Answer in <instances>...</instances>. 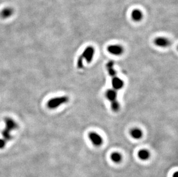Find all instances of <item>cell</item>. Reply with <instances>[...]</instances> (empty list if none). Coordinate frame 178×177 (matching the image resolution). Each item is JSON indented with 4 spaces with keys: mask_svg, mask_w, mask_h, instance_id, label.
<instances>
[{
    "mask_svg": "<svg viewBox=\"0 0 178 177\" xmlns=\"http://www.w3.org/2000/svg\"><path fill=\"white\" fill-rule=\"evenodd\" d=\"M107 51L114 55H120L123 52L122 47L119 45H111L107 47Z\"/></svg>",
    "mask_w": 178,
    "mask_h": 177,
    "instance_id": "5",
    "label": "cell"
},
{
    "mask_svg": "<svg viewBox=\"0 0 178 177\" xmlns=\"http://www.w3.org/2000/svg\"><path fill=\"white\" fill-rule=\"evenodd\" d=\"M131 136L136 139H140L142 136V132L138 128H134L130 132Z\"/></svg>",
    "mask_w": 178,
    "mask_h": 177,
    "instance_id": "12",
    "label": "cell"
},
{
    "mask_svg": "<svg viewBox=\"0 0 178 177\" xmlns=\"http://www.w3.org/2000/svg\"><path fill=\"white\" fill-rule=\"evenodd\" d=\"M150 153L147 150H141L138 153V156L139 158L142 161L148 160L150 157Z\"/></svg>",
    "mask_w": 178,
    "mask_h": 177,
    "instance_id": "9",
    "label": "cell"
},
{
    "mask_svg": "<svg viewBox=\"0 0 178 177\" xmlns=\"http://www.w3.org/2000/svg\"><path fill=\"white\" fill-rule=\"evenodd\" d=\"M88 136L90 140L95 146H100L102 144L103 142V138L101 137V136L96 132H92L89 133Z\"/></svg>",
    "mask_w": 178,
    "mask_h": 177,
    "instance_id": "4",
    "label": "cell"
},
{
    "mask_svg": "<svg viewBox=\"0 0 178 177\" xmlns=\"http://www.w3.org/2000/svg\"><path fill=\"white\" fill-rule=\"evenodd\" d=\"M114 63L112 61H110L107 65V69L108 73L111 77L116 76V71L114 69Z\"/></svg>",
    "mask_w": 178,
    "mask_h": 177,
    "instance_id": "11",
    "label": "cell"
},
{
    "mask_svg": "<svg viewBox=\"0 0 178 177\" xmlns=\"http://www.w3.org/2000/svg\"><path fill=\"white\" fill-rule=\"evenodd\" d=\"M111 109L112 110V111L114 112H117L119 110V107H120V105L119 102H118L116 100H115L112 102H111Z\"/></svg>",
    "mask_w": 178,
    "mask_h": 177,
    "instance_id": "15",
    "label": "cell"
},
{
    "mask_svg": "<svg viewBox=\"0 0 178 177\" xmlns=\"http://www.w3.org/2000/svg\"><path fill=\"white\" fill-rule=\"evenodd\" d=\"M6 144V142L4 141L2 139L0 138V150L4 148Z\"/></svg>",
    "mask_w": 178,
    "mask_h": 177,
    "instance_id": "16",
    "label": "cell"
},
{
    "mask_svg": "<svg viewBox=\"0 0 178 177\" xmlns=\"http://www.w3.org/2000/svg\"><path fill=\"white\" fill-rule=\"evenodd\" d=\"M94 54V48L91 46L87 47L84 50L82 54L78 58L77 63V67L80 69H83L84 59L86 60L87 63H90L93 59Z\"/></svg>",
    "mask_w": 178,
    "mask_h": 177,
    "instance_id": "2",
    "label": "cell"
},
{
    "mask_svg": "<svg viewBox=\"0 0 178 177\" xmlns=\"http://www.w3.org/2000/svg\"><path fill=\"white\" fill-rule=\"evenodd\" d=\"M105 95L107 98L110 101L112 102L115 100H116L117 97V92L114 89H110L107 90V91L105 93Z\"/></svg>",
    "mask_w": 178,
    "mask_h": 177,
    "instance_id": "8",
    "label": "cell"
},
{
    "mask_svg": "<svg viewBox=\"0 0 178 177\" xmlns=\"http://www.w3.org/2000/svg\"><path fill=\"white\" fill-rule=\"evenodd\" d=\"M69 98L66 96H61L53 98L48 101L47 106L50 109H55L61 105L68 102Z\"/></svg>",
    "mask_w": 178,
    "mask_h": 177,
    "instance_id": "3",
    "label": "cell"
},
{
    "mask_svg": "<svg viewBox=\"0 0 178 177\" xmlns=\"http://www.w3.org/2000/svg\"><path fill=\"white\" fill-rule=\"evenodd\" d=\"M111 84H112V88L116 91V90H120L123 87L124 82L120 78H119V77L116 76H115L114 77H112Z\"/></svg>",
    "mask_w": 178,
    "mask_h": 177,
    "instance_id": "6",
    "label": "cell"
},
{
    "mask_svg": "<svg viewBox=\"0 0 178 177\" xmlns=\"http://www.w3.org/2000/svg\"><path fill=\"white\" fill-rule=\"evenodd\" d=\"M131 17L133 20L136 21H139L142 18V13L140 10L135 9L131 13Z\"/></svg>",
    "mask_w": 178,
    "mask_h": 177,
    "instance_id": "10",
    "label": "cell"
},
{
    "mask_svg": "<svg viewBox=\"0 0 178 177\" xmlns=\"http://www.w3.org/2000/svg\"><path fill=\"white\" fill-rule=\"evenodd\" d=\"M4 122L5 127L2 132L1 139L7 143L12 139L11 132L18 128V124L14 120L10 117L5 118Z\"/></svg>",
    "mask_w": 178,
    "mask_h": 177,
    "instance_id": "1",
    "label": "cell"
},
{
    "mask_svg": "<svg viewBox=\"0 0 178 177\" xmlns=\"http://www.w3.org/2000/svg\"><path fill=\"white\" fill-rule=\"evenodd\" d=\"M111 159L115 163H120L122 159V157L119 153L114 152L111 155Z\"/></svg>",
    "mask_w": 178,
    "mask_h": 177,
    "instance_id": "14",
    "label": "cell"
},
{
    "mask_svg": "<svg viewBox=\"0 0 178 177\" xmlns=\"http://www.w3.org/2000/svg\"><path fill=\"white\" fill-rule=\"evenodd\" d=\"M155 44L160 47H166L170 46V42L164 37H157L155 40Z\"/></svg>",
    "mask_w": 178,
    "mask_h": 177,
    "instance_id": "7",
    "label": "cell"
},
{
    "mask_svg": "<svg viewBox=\"0 0 178 177\" xmlns=\"http://www.w3.org/2000/svg\"><path fill=\"white\" fill-rule=\"evenodd\" d=\"M173 177H178V172H176L175 173H174Z\"/></svg>",
    "mask_w": 178,
    "mask_h": 177,
    "instance_id": "17",
    "label": "cell"
},
{
    "mask_svg": "<svg viewBox=\"0 0 178 177\" xmlns=\"http://www.w3.org/2000/svg\"><path fill=\"white\" fill-rule=\"evenodd\" d=\"M13 14V9L10 7L5 8L1 12V16L3 18H6L9 17Z\"/></svg>",
    "mask_w": 178,
    "mask_h": 177,
    "instance_id": "13",
    "label": "cell"
}]
</instances>
